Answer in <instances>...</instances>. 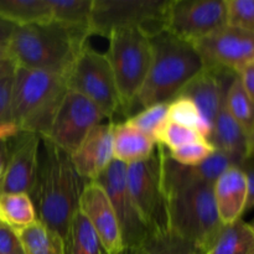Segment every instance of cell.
<instances>
[{
  "label": "cell",
  "instance_id": "obj_1",
  "mask_svg": "<svg viewBox=\"0 0 254 254\" xmlns=\"http://www.w3.org/2000/svg\"><path fill=\"white\" fill-rule=\"evenodd\" d=\"M84 185L86 181L77 174L71 155L41 136L36 178L29 193L37 221L64 237L78 210Z\"/></svg>",
  "mask_w": 254,
  "mask_h": 254
},
{
  "label": "cell",
  "instance_id": "obj_2",
  "mask_svg": "<svg viewBox=\"0 0 254 254\" xmlns=\"http://www.w3.org/2000/svg\"><path fill=\"white\" fill-rule=\"evenodd\" d=\"M89 36L87 30L50 20L16 26L6 49L16 67L50 72L66 78Z\"/></svg>",
  "mask_w": 254,
  "mask_h": 254
},
{
  "label": "cell",
  "instance_id": "obj_3",
  "mask_svg": "<svg viewBox=\"0 0 254 254\" xmlns=\"http://www.w3.org/2000/svg\"><path fill=\"white\" fill-rule=\"evenodd\" d=\"M151 61L135 107L148 108L170 103L203 68V62L191 42L163 31L150 37Z\"/></svg>",
  "mask_w": 254,
  "mask_h": 254
},
{
  "label": "cell",
  "instance_id": "obj_4",
  "mask_svg": "<svg viewBox=\"0 0 254 254\" xmlns=\"http://www.w3.org/2000/svg\"><path fill=\"white\" fill-rule=\"evenodd\" d=\"M67 89L66 78L60 74L15 67L10 121L20 131L45 136Z\"/></svg>",
  "mask_w": 254,
  "mask_h": 254
},
{
  "label": "cell",
  "instance_id": "obj_5",
  "mask_svg": "<svg viewBox=\"0 0 254 254\" xmlns=\"http://www.w3.org/2000/svg\"><path fill=\"white\" fill-rule=\"evenodd\" d=\"M169 231L207 254L223 228L216 207L213 185L190 184L164 190Z\"/></svg>",
  "mask_w": 254,
  "mask_h": 254
},
{
  "label": "cell",
  "instance_id": "obj_6",
  "mask_svg": "<svg viewBox=\"0 0 254 254\" xmlns=\"http://www.w3.org/2000/svg\"><path fill=\"white\" fill-rule=\"evenodd\" d=\"M107 57L118 89L121 108L129 113L144 86L151 61L150 36L140 29H123L108 36Z\"/></svg>",
  "mask_w": 254,
  "mask_h": 254
},
{
  "label": "cell",
  "instance_id": "obj_7",
  "mask_svg": "<svg viewBox=\"0 0 254 254\" xmlns=\"http://www.w3.org/2000/svg\"><path fill=\"white\" fill-rule=\"evenodd\" d=\"M169 0H93L89 34L109 36L123 29H140L148 36L164 30Z\"/></svg>",
  "mask_w": 254,
  "mask_h": 254
},
{
  "label": "cell",
  "instance_id": "obj_8",
  "mask_svg": "<svg viewBox=\"0 0 254 254\" xmlns=\"http://www.w3.org/2000/svg\"><path fill=\"white\" fill-rule=\"evenodd\" d=\"M67 88L77 92L96 104L106 118L122 111L113 71L106 54L88 44L78 55L66 76Z\"/></svg>",
  "mask_w": 254,
  "mask_h": 254
},
{
  "label": "cell",
  "instance_id": "obj_9",
  "mask_svg": "<svg viewBox=\"0 0 254 254\" xmlns=\"http://www.w3.org/2000/svg\"><path fill=\"white\" fill-rule=\"evenodd\" d=\"M127 183L138 212L149 232L169 231L166 197L161 183L158 144L150 158L127 165Z\"/></svg>",
  "mask_w": 254,
  "mask_h": 254
},
{
  "label": "cell",
  "instance_id": "obj_10",
  "mask_svg": "<svg viewBox=\"0 0 254 254\" xmlns=\"http://www.w3.org/2000/svg\"><path fill=\"white\" fill-rule=\"evenodd\" d=\"M227 26L226 0H169L164 30L195 44Z\"/></svg>",
  "mask_w": 254,
  "mask_h": 254
},
{
  "label": "cell",
  "instance_id": "obj_11",
  "mask_svg": "<svg viewBox=\"0 0 254 254\" xmlns=\"http://www.w3.org/2000/svg\"><path fill=\"white\" fill-rule=\"evenodd\" d=\"M104 114L96 104L77 92L67 89L49 131V139L71 155L94 127L103 123Z\"/></svg>",
  "mask_w": 254,
  "mask_h": 254
},
{
  "label": "cell",
  "instance_id": "obj_12",
  "mask_svg": "<svg viewBox=\"0 0 254 254\" xmlns=\"http://www.w3.org/2000/svg\"><path fill=\"white\" fill-rule=\"evenodd\" d=\"M96 181L104 189L111 200L126 250L141 245L149 231L129 192L126 164L113 160Z\"/></svg>",
  "mask_w": 254,
  "mask_h": 254
},
{
  "label": "cell",
  "instance_id": "obj_13",
  "mask_svg": "<svg viewBox=\"0 0 254 254\" xmlns=\"http://www.w3.org/2000/svg\"><path fill=\"white\" fill-rule=\"evenodd\" d=\"M193 46L203 66L218 67L236 74L254 60V35L228 25L196 41Z\"/></svg>",
  "mask_w": 254,
  "mask_h": 254
},
{
  "label": "cell",
  "instance_id": "obj_14",
  "mask_svg": "<svg viewBox=\"0 0 254 254\" xmlns=\"http://www.w3.org/2000/svg\"><path fill=\"white\" fill-rule=\"evenodd\" d=\"M7 143V161L0 180V193H27L36 178L41 136L20 131Z\"/></svg>",
  "mask_w": 254,
  "mask_h": 254
},
{
  "label": "cell",
  "instance_id": "obj_15",
  "mask_svg": "<svg viewBox=\"0 0 254 254\" xmlns=\"http://www.w3.org/2000/svg\"><path fill=\"white\" fill-rule=\"evenodd\" d=\"M78 210L96 231L106 254H123L126 247L116 212L108 195L97 181L86 183L79 197Z\"/></svg>",
  "mask_w": 254,
  "mask_h": 254
},
{
  "label": "cell",
  "instance_id": "obj_16",
  "mask_svg": "<svg viewBox=\"0 0 254 254\" xmlns=\"http://www.w3.org/2000/svg\"><path fill=\"white\" fill-rule=\"evenodd\" d=\"M236 76L237 74L227 69L203 66V68L189 82L179 97H186L195 103L211 130L213 121L226 99L228 87Z\"/></svg>",
  "mask_w": 254,
  "mask_h": 254
},
{
  "label": "cell",
  "instance_id": "obj_17",
  "mask_svg": "<svg viewBox=\"0 0 254 254\" xmlns=\"http://www.w3.org/2000/svg\"><path fill=\"white\" fill-rule=\"evenodd\" d=\"M161 160V183L163 189L176 188V186L190 185V184H213L225 171L232 166H238L236 160L222 153L215 150L210 158L195 166L181 165L170 158L166 148L158 144Z\"/></svg>",
  "mask_w": 254,
  "mask_h": 254
},
{
  "label": "cell",
  "instance_id": "obj_18",
  "mask_svg": "<svg viewBox=\"0 0 254 254\" xmlns=\"http://www.w3.org/2000/svg\"><path fill=\"white\" fill-rule=\"evenodd\" d=\"M71 160L77 174L86 183L96 181L111 165L113 158V123L94 127L76 151Z\"/></svg>",
  "mask_w": 254,
  "mask_h": 254
},
{
  "label": "cell",
  "instance_id": "obj_19",
  "mask_svg": "<svg viewBox=\"0 0 254 254\" xmlns=\"http://www.w3.org/2000/svg\"><path fill=\"white\" fill-rule=\"evenodd\" d=\"M213 196L223 225H231L242 218L247 203L248 185L246 174L240 166H232L216 180Z\"/></svg>",
  "mask_w": 254,
  "mask_h": 254
},
{
  "label": "cell",
  "instance_id": "obj_20",
  "mask_svg": "<svg viewBox=\"0 0 254 254\" xmlns=\"http://www.w3.org/2000/svg\"><path fill=\"white\" fill-rule=\"evenodd\" d=\"M206 140L215 148L236 160L238 166L248 158V135L233 119L226 107V99L216 116Z\"/></svg>",
  "mask_w": 254,
  "mask_h": 254
},
{
  "label": "cell",
  "instance_id": "obj_21",
  "mask_svg": "<svg viewBox=\"0 0 254 254\" xmlns=\"http://www.w3.org/2000/svg\"><path fill=\"white\" fill-rule=\"evenodd\" d=\"M156 143L124 121L113 123V158L126 165L140 163L153 155Z\"/></svg>",
  "mask_w": 254,
  "mask_h": 254
},
{
  "label": "cell",
  "instance_id": "obj_22",
  "mask_svg": "<svg viewBox=\"0 0 254 254\" xmlns=\"http://www.w3.org/2000/svg\"><path fill=\"white\" fill-rule=\"evenodd\" d=\"M62 245L64 254H106L96 231L79 210L72 217Z\"/></svg>",
  "mask_w": 254,
  "mask_h": 254
},
{
  "label": "cell",
  "instance_id": "obj_23",
  "mask_svg": "<svg viewBox=\"0 0 254 254\" xmlns=\"http://www.w3.org/2000/svg\"><path fill=\"white\" fill-rule=\"evenodd\" d=\"M254 231L242 218L231 225L223 226L222 231L207 254H253Z\"/></svg>",
  "mask_w": 254,
  "mask_h": 254
},
{
  "label": "cell",
  "instance_id": "obj_24",
  "mask_svg": "<svg viewBox=\"0 0 254 254\" xmlns=\"http://www.w3.org/2000/svg\"><path fill=\"white\" fill-rule=\"evenodd\" d=\"M0 16L16 26L52 20L47 0H0Z\"/></svg>",
  "mask_w": 254,
  "mask_h": 254
},
{
  "label": "cell",
  "instance_id": "obj_25",
  "mask_svg": "<svg viewBox=\"0 0 254 254\" xmlns=\"http://www.w3.org/2000/svg\"><path fill=\"white\" fill-rule=\"evenodd\" d=\"M34 203L27 193H0V222L15 232L36 222Z\"/></svg>",
  "mask_w": 254,
  "mask_h": 254
},
{
  "label": "cell",
  "instance_id": "obj_26",
  "mask_svg": "<svg viewBox=\"0 0 254 254\" xmlns=\"http://www.w3.org/2000/svg\"><path fill=\"white\" fill-rule=\"evenodd\" d=\"M25 254H64L62 238L39 221L16 232Z\"/></svg>",
  "mask_w": 254,
  "mask_h": 254
},
{
  "label": "cell",
  "instance_id": "obj_27",
  "mask_svg": "<svg viewBox=\"0 0 254 254\" xmlns=\"http://www.w3.org/2000/svg\"><path fill=\"white\" fill-rule=\"evenodd\" d=\"M55 21L89 31L93 0H47Z\"/></svg>",
  "mask_w": 254,
  "mask_h": 254
},
{
  "label": "cell",
  "instance_id": "obj_28",
  "mask_svg": "<svg viewBox=\"0 0 254 254\" xmlns=\"http://www.w3.org/2000/svg\"><path fill=\"white\" fill-rule=\"evenodd\" d=\"M226 107L246 134L250 136L254 128V102L246 92L238 74L228 87Z\"/></svg>",
  "mask_w": 254,
  "mask_h": 254
},
{
  "label": "cell",
  "instance_id": "obj_29",
  "mask_svg": "<svg viewBox=\"0 0 254 254\" xmlns=\"http://www.w3.org/2000/svg\"><path fill=\"white\" fill-rule=\"evenodd\" d=\"M140 246L144 254H206L192 242L171 231L149 232Z\"/></svg>",
  "mask_w": 254,
  "mask_h": 254
},
{
  "label": "cell",
  "instance_id": "obj_30",
  "mask_svg": "<svg viewBox=\"0 0 254 254\" xmlns=\"http://www.w3.org/2000/svg\"><path fill=\"white\" fill-rule=\"evenodd\" d=\"M126 121L158 143L161 130L169 122V103L154 104L141 109Z\"/></svg>",
  "mask_w": 254,
  "mask_h": 254
},
{
  "label": "cell",
  "instance_id": "obj_31",
  "mask_svg": "<svg viewBox=\"0 0 254 254\" xmlns=\"http://www.w3.org/2000/svg\"><path fill=\"white\" fill-rule=\"evenodd\" d=\"M169 122L193 129L205 139L210 134V128L201 117L197 107L186 97H178L169 103Z\"/></svg>",
  "mask_w": 254,
  "mask_h": 254
},
{
  "label": "cell",
  "instance_id": "obj_32",
  "mask_svg": "<svg viewBox=\"0 0 254 254\" xmlns=\"http://www.w3.org/2000/svg\"><path fill=\"white\" fill-rule=\"evenodd\" d=\"M227 25L254 35V0H226Z\"/></svg>",
  "mask_w": 254,
  "mask_h": 254
},
{
  "label": "cell",
  "instance_id": "obj_33",
  "mask_svg": "<svg viewBox=\"0 0 254 254\" xmlns=\"http://www.w3.org/2000/svg\"><path fill=\"white\" fill-rule=\"evenodd\" d=\"M213 151H215V148L206 139H201V140L186 144L174 150H168V153L173 160L181 165L195 166L210 158Z\"/></svg>",
  "mask_w": 254,
  "mask_h": 254
},
{
  "label": "cell",
  "instance_id": "obj_34",
  "mask_svg": "<svg viewBox=\"0 0 254 254\" xmlns=\"http://www.w3.org/2000/svg\"><path fill=\"white\" fill-rule=\"evenodd\" d=\"M205 139L198 131L193 130L191 128L179 126V124L168 122L164 129L161 130L160 135L158 138L159 145H163L168 150H174L186 144L193 143V141Z\"/></svg>",
  "mask_w": 254,
  "mask_h": 254
},
{
  "label": "cell",
  "instance_id": "obj_35",
  "mask_svg": "<svg viewBox=\"0 0 254 254\" xmlns=\"http://www.w3.org/2000/svg\"><path fill=\"white\" fill-rule=\"evenodd\" d=\"M0 254H25L16 232L0 222Z\"/></svg>",
  "mask_w": 254,
  "mask_h": 254
},
{
  "label": "cell",
  "instance_id": "obj_36",
  "mask_svg": "<svg viewBox=\"0 0 254 254\" xmlns=\"http://www.w3.org/2000/svg\"><path fill=\"white\" fill-rule=\"evenodd\" d=\"M12 74L0 81V123L10 121V103H11Z\"/></svg>",
  "mask_w": 254,
  "mask_h": 254
},
{
  "label": "cell",
  "instance_id": "obj_37",
  "mask_svg": "<svg viewBox=\"0 0 254 254\" xmlns=\"http://www.w3.org/2000/svg\"><path fill=\"white\" fill-rule=\"evenodd\" d=\"M240 168L242 169L243 173L246 174V178H247L248 196L245 212H248L254 208V155L246 159Z\"/></svg>",
  "mask_w": 254,
  "mask_h": 254
},
{
  "label": "cell",
  "instance_id": "obj_38",
  "mask_svg": "<svg viewBox=\"0 0 254 254\" xmlns=\"http://www.w3.org/2000/svg\"><path fill=\"white\" fill-rule=\"evenodd\" d=\"M241 82L245 87L246 92L250 94V97L254 102V60L248 62L245 67L238 73Z\"/></svg>",
  "mask_w": 254,
  "mask_h": 254
},
{
  "label": "cell",
  "instance_id": "obj_39",
  "mask_svg": "<svg viewBox=\"0 0 254 254\" xmlns=\"http://www.w3.org/2000/svg\"><path fill=\"white\" fill-rule=\"evenodd\" d=\"M15 27H16V25L0 16V45L1 46H7V42H9Z\"/></svg>",
  "mask_w": 254,
  "mask_h": 254
},
{
  "label": "cell",
  "instance_id": "obj_40",
  "mask_svg": "<svg viewBox=\"0 0 254 254\" xmlns=\"http://www.w3.org/2000/svg\"><path fill=\"white\" fill-rule=\"evenodd\" d=\"M15 64L11 60H6V61H0V81L5 77H9L14 74L15 71Z\"/></svg>",
  "mask_w": 254,
  "mask_h": 254
},
{
  "label": "cell",
  "instance_id": "obj_41",
  "mask_svg": "<svg viewBox=\"0 0 254 254\" xmlns=\"http://www.w3.org/2000/svg\"><path fill=\"white\" fill-rule=\"evenodd\" d=\"M7 161V143L6 141L0 140V180L4 175L5 166Z\"/></svg>",
  "mask_w": 254,
  "mask_h": 254
},
{
  "label": "cell",
  "instance_id": "obj_42",
  "mask_svg": "<svg viewBox=\"0 0 254 254\" xmlns=\"http://www.w3.org/2000/svg\"><path fill=\"white\" fill-rule=\"evenodd\" d=\"M254 155V128L248 136V158Z\"/></svg>",
  "mask_w": 254,
  "mask_h": 254
},
{
  "label": "cell",
  "instance_id": "obj_43",
  "mask_svg": "<svg viewBox=\"0 0 254 254\" xmlns=\"http://www.w3.org/2000/svg\"><path fill=\"white\" fill-rule=\"evenodd\" d=\"M123 254H144V251L143 248H141V246H135V247H131V248H127L126 251H124Z\"/></svg>",
  "mask_w": 254,
  "mask_h": 254
},
{
  "label": "cell",
  "instance_id": "obj_44",
  "mask_svg": "<svg viewBox=\"0 0 254 254\" xmlns=\"http://www.w3.org/2000/svg\"><path fill=\"white\" fill-rule=\"evenodd\" d=\"M6 60H10L7 49L5 46H1V45H0V61H6Z\"/></svg>",
  "mask_w": 254,
  "mask_h": 254
},
{
  "label": "cell",
  "instance_id": "obj_45",
  "mask_svg": "<svg viewBox=\"0 0 254 254\" xmlns=\"http://www.w3.org/2000/svg\"><path fill=\"white\" fill-rule=\"evenodd\" d=\"M250 225H251V227H252V228H253V231H254V220H253V222H252V223H250Z\"/></svg>",
  "mask_w": 254,
  "mask_h": 254
},
{
  "label": "cell",
  "instance_id": "obj_46",
  "mask_svg": "<svg viewBox=\"0 0 254 254\" xmlns=\"http://www.w3.org/2000/svg\"><path fill=\"white\" fill-rule=\"evenodd\" d=\"M253 254H254V253H253Z\"/></svg>",
  "mask_w": 254,
  "mask_h": 254
}]
</instances>
